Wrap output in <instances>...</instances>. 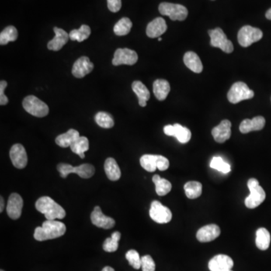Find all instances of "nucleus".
I'll list each match as a JSON object with an SVG mask.
<instances>
[{"instance_id": "nucleus-47", "label": "nucleus", "mask_w": 271, "mask_h": 271, "mask_svg": "<svg viewBox=\"0 0 271 271\" xmlns=\"http://www.w3.org/2000/svg\"><path fill=\"white\" fill-rule=\"evenodd\" d=\"M102 271H115V270H114L113 268H111V267L106 266L102 270Z\"/></svg>"}, {"instance_id": "nucleus-8", "label": "nucleus", "mask_w": 271, "mask_h": 271, "mask_svg": "<svg viewBox=\"0 0 271 271\" xmlns=\"http://www.w3.org/2000/svg\"><path fill=\"white\" fill-rule=\"evenodd\" d=\"M158 9L161 15L169 17L172 21H185L189 14L188 9L184 5L170 2L160 4Z\"/></svg>"}, {"instance_id": "nucleus-1", "label": "nucleus", "mask_w": 271, "mask_h": 271, "mask_svg": "<svg viewBox=\"0 0 271 271\" xmlns=\"http://www.w3.org/2000/svg\"><path fill=\"white\" fill-rule=\"evenodd\" d=\"M65 224L55 220H46L42 227L35 229L34 238L37 241H49L62 237L66 233Z\"/></svg>"}, {"instance_id": "nucleus-32", "label": "nucleus", "mask_w": 271, "mask_h": 271, "mask_svg": "<svg viewBox=\"0 0 271 271\" xmlns=\"http://www.w3.org/2000/svg\"><path fill=\"white\" fill-rule=\"evenodd\" d=\"M174 126V135L179 143H189L192 138V132L187 127H183L179 123H175Z\"/></svg>"}, {"instance_id": "nucleus-12", "label": "nucleus", "mask_w": 271, "mask_h": 271, "mask_svg": "<svg viewBox=\"0 0 271 271\" xmlns=\"http://www.w3.org/2000/svg\"><path fill=\"white\" fill-rule=\"evenodd\" d=\"M10 158L14 167L18 169H24L27 165V154L22 144L14 145L10 150Z\"/></svg>"}, {"instance_id": "nucleus-14", "label": "nucleus", "mask_w": 271, "mask_h": 271, "mask_svg": "<svg viewBox=\"0 0 271 271\" xmlns=\"http://www.w3.org/2000/svg\"><path fill=\"white\" fill-rule=\"evenodd\" d=\"M208 267L210 271H231L234 267V261L228 255H217L210 260Z\"/></svg>"}, {"instance_id": "nucleus-29", "label": "nucleus", "mask_w": 271, "mask_h": 271, "mask_svg": "<svg viewBox=\"0 0 271 271\" xmlns=\"http://www.w3.org/2000/svg\"><path fill=\"white\" fill-rule=\"evenodd\" d=\"M255 244L261 250H267L271 244V234L265 227H261L256 231Z\"/></svg>"}, {"instance_id": "nucleus-37", "label": "nucleus", "mask_w": 271, "mask_h": 271, "mask_svg": "<svg viewBox=\"0 0 271 271\" xmlns=\"http://www.w3.org/2000/svg\"><path fill=\"white\" fill-rule=\"evenodd\" d=\"M95 122L102 128H112L113 127L114 120L109 114L105 112H99L95 116Z\"/></svg>"}, {"instance_id": "nucleus-48", "label": "nucleus", "mask_w": 271, "mask_h": 271, "mask_svg": "<svg viewBox=\"0 0 271 271\" xmlns=\"http://www.w3.org/2000/svg\"><path fill=\"white\" fill-rule=\"evenodd\" d=\"M158 41H159V42H161V41H162V38H161V37L158 38Z\"/></svg>"}, {"instance_id": "nucleus-39", "label": "nucleus", "mask_w": 271, "mask_h": 271, "mask_svg": "<svg viewBox=\"0 0 271 271\" xmlns=\"http://www.w3.org/2000/svg\"><path fill=\"white\" fill-rule=\"evenodd\" d=\"M125 257L128 261L129 264L134 269L139 270L141 268V258H140V255L136 250H129L128 252L126 253Z\"/></svg>"}, {"instance_id": "nucleus-44", "label": "nucleus", "mask_w": 271, "mask_h": 271, "mask_svg": "<svg viewBox=\"0 0 271 271\" xmlns=\"http://www.w3.org/2000/svg\"><path fill=\"white\" fill-rule=\"evenodd\" d=\"M164 132L166 135L170 137H173L174 135V126L173 125H167L164 127Z\"/></svg>"}, {"instance_id": "nucleus-21", "label": "nucleus", "mask_w": 271, "mask_h": 271, "mask_svg": "<svg viewBox=\"0 0 271 271\" xmlns=\"http://www.w3.org/2000/svg\"><path fill=\"white\" fill-rule=\"evenodd\" d=\"M265 119L262 116H257L253 118L252 120L245 119L241 122L240 125V130L241 133H248L251 131L261 130L265 127Z\"/></svg>"}, {"instance_id": "nucleus-23", "label": "nucleus", "mask_w": 271, "mask_h": 271, "mask_svg": "<svg viewBox=\"0 0 271 271\" xmlns=\"http://www.w3.org/2000/svg\"><path fill=\"white\" fill-rule=\"evenodd\" d=\"M132 90L138 98L140 106H147V102L150 99V92L147 86L142 81H135L132 84Z\"/></svg>"}, {"instance_id": "nucleus-50", "label": "nucleus", "mask_w": 271, "mask_h": 271, "mask_svg": "<svg viewBox=\"0 0 271 271\" xmlns=\"http://www.w3.org/2000/svg\"></svg>"}, {"instance_id": "nucleus-9", "label": "nucleus", "mask_w": 271, "mask_h": 271, "mask_svg": "<svg viewBox=\"0 0 271 271\" xmlns=\"http://www.w3.org/2000/svg\"><path fill=\"white\" fill-rule=\"evenodd\" d=\"M209 35L210 36L211 46L219 48L227 54H231V52H233L234 46L231 41L227 39V36L221 28H216L209 30Z\"/></svg>"}, {"instance_id": "nucleus-41", "label": "nucleus", "mask_w": 271, "mask_h": 271, "mask_svg": "<svg viewBox=\"0 0 271 271\" xmlns=\"http://www.w3.org/2000/svg\"><path fill=\"white\" fill-rule=\"evenodd\" d=\"M169 167V160L164 156L158 155V157H157V168H158V169L161 171H167Z\"/></svg>"}, {"instance_id": "nucleus-26", "label": "nucleus", "mask_w": 271, "mask_h": 271, "mask_svg": "<svg viewBox=\"0 0 271 271\" xmlns=\"http://www.w3.org/2000/svg\"><path fill=\"white\" fill-rule=\"evenodd\" d=\"M80 137L79 133L75 129H70L67 133L59 135L56 138V143L57 146L62 148L70 147L73 143Z\"/></svg>"}, {"instance_id": "nucleus-7", "label": "nucleus", "mask_w": 271, "mask_h": 271, "mask_svg": "<svg viewBox=\"0 0 271 271\" xmlns=\"http://www.w3.org/2000/svg\"><path fill=\"white\" fill-rule=\"evenodd\" d=\"M263 37V33L258 28L253 26H244L240 29L237 36L239 44L242 47L247 48L253 43H257Z\"/></svg>"}, {"instance_id": "nucleus-25", "label": "nucleus", "mask_w": 271, "mask_h": 271, "mask_svg": "<svg viewBox=\"0 0 271 271\" xmlns=\"http://www.w3.org/2000/svg\"><path fill=\"white\" fill-rule=\"evenodd\" d=\"M104 170L107 175L108 179L111 181H118L121 178L122 172L116 160L109 158L105 161Z\"/></svg>"}, {"instance_id": "nucleus-42", "label": "nucleus", "mask_w": 271, "mask_h": 271, "mask_svg": "<svg viewBox=\"0 0 271 271\" xmlns=\"http://www.w3.org/2000/svg\"><path fill=\"white\" fill-rule=\"evenodd\" d=\"M7 85H8V83L6 81L2 80L0 82V105L1 106H5L8 102V98L4 94Z\"/></svg>"}, {"instance_id": "nucleus-3", "label": "nucleus", "mask_w": 271, "mask_h": 271, "mask_svg": "<svg viewBox=\"0 0 271 271\" xmlns=\"http://www.w3.org/2000/svg\"><path fill=\"white\" fill-rule=\"evenodd\" d=\"M247 185L250 195L246 198L245 205L248 209H255L265 201L266 194L256 179H250Z\"/></svg>"}, {"instance_id": "nucleus-46", "label": "nucleus", "mask_w": 271, "mask_h": 271, "mask_svg": "<svg viewBox=\"0 0 271 271\" xmlns=\"http://www.w3.org/2000/svg\"><path fill=\"white\" fill-rule=\"evenodd\" d=\"M265 16H266V18H268V20H271V8H270L268 12H266Z\"/></svg>"}, {"instance_id": "nucleus-45", "label": "nucleus", "mask_w": 271, "mask_h": 271, "mask_svg": "<svg viewBox=\"0 0 271 271\" xmlns=\"http://www.w3.org/2000/svg\"><path fill=\"white\" fill-rule=\"evenodd\" d=\"M0 202H1V203H0V213H2V211H3L4 206H5V203H4V199L2 197H0Z\"/></svg>"}, {"instance_id": "nucleus-28", "label": "nucleus", "mask_w": 271, "mask_h": 271, "mask_svg": "<svg viewBox=\"0 0 271 271\" xmlns=\"http://www.w3.org/2000/svg\"><path fill=\"white\" fill-rule=\"evenodd\" d=\"M152 181L155 185L156 193L159 196L168 195L172 189L171 182L167 179H163L159 175H154L153 176Z\"/></svg>"}, {"instance_id": "nucleus-10", "label": "nucleus", "mask_w": 271, "mask_h": 271, "mask_svg": "<svg viewBox=\"0 0 271 271\" xmlns=\"http://www.w3.org/2000/svg\"><path fill=\"white\" fill-rule=\"evenodd\" d=\"M149 215L153 221L159 224L170 222L172 216L169 208L163 206L162 203L158 200H154L151 203Z\"/></svg>"}, {"instance_id": "nucleus-33", "label": "nucleus", "mask_w": 271, "mask_h": 271, "mask_svg": "<svg viewBox=\"0 0 271 271\" xmlns=\"http://www.w3.org/2000/svg\"><path fill=\"white\" fill-rule=\"evenodd\" d=\"M91 28L88 25H81L78 29H73L70 33V39L72 41H77L78 43H81L83 41L86 40L91 35Z\"/></svg>"}, {"instance_id": "nucleus-30", "label": "nucleus", "mask_w": 271, "mask_h": 271, "mask_svg": "<svg viewBox=\"0 0 271 271\" xmlns=\"http://www.w3.org/2000/svg\"><path fill=\"white\" fill-rule=\"evenodd\" d=\"M202 184L197 181H190L184 185L185 195L189 199H196L202 194Z\"/></svg>"}, {"instance_id": "nucleus-27", "label": "nucleus", "mask_w": 271, "mask_h": 271, "mask_svg": "<svg viewBox=\"0 0 271 271\" xmlns=\"http://www.w3.org/2000/svg\"><path fill=\"white\" fill-rule=\"evenodd\" d=\"M72 151L78 154L81 159L85 158V152L89 149V141L85 137H79L70 146Z\"/></svg>"}, {"instance_id": "nucleus-2", "label": "nucleus", "mask_w": 271, "mask_h": 271, "mask_svg": "<svg viewBox=\"0 0 271 271\" xmlns=\"http://www.w3.org/2000/svg\"><path fill=\"white\" fill-rule=\"evenodd\" d=\"M36 208L38 211L45 215L47 220H63L66 216L64 208L49 197L39 198L36 201Z\"/></svg>"}, {"instance_id": "nucleus-4", "label": "nucleus", "mask_w": 271, "mask_h": 271, "mask_svg": "<svg viewBox=\"0 0 271 271\" xmlns=\"http://www.w3.org/2000/svg\"><path fill=\"white\" fill-rule=\"evenodd\" d=\"M57 171L60 173V176L66 179L70 173H77L83 179H89L95 172L94 166L90 164H84L78 167H74L67 164H60L57 165Z\"/></svg>"}, {"instance_id": "nucleus-13", "label": "nucleus", "mask_w": 271, "mask_h": 271, "mask_svg": "<svg viewBox=\"0 0 271 271\" xmlns=\"http://www.w3.org/2000/svg\"><path fill=\"white\" fill-rule=\"evenodd\" d=\"M24 201L22 196L17 193L10 195L7 204V214L12 220H18L22 213Z\"/></svg>"}, {"instance_id": "nucleus-15", "label": "nucleus", "mask_w": 271, "mask_h": 271, "mask_svg": "<svg viewBox=\"0 0 271 271\" xmlns=\"http://www.w3.org/2000/svg\"><path fill=\"white\" fill-rule=\"evenodd\" d=\"M95 65L91 63L90 59L88 57H81L78 58L76 61L74 63L72 74L75 78H84L85 75L91 74L92 70H94Z\"/></svg>"}, {"instance_id": "nucleus-5", "label": "nucleus", "mask_w": 271, "mask_h": 271, "mask_svg": "<svg viewBox=\"0 0 271 271\" xmlns=\"http://www.w3.org/2000/svg\"><path fill=\"white\" fill-rule=\"evenodd\" d=\"M22 104L24 109L28 113L36 117H46L49 114V108L47 104L33 95L25 98Z\"/></svg>"}, {"instance_id": "nucleus-6", "label": "nucleus", "mask_w": 271, "mask_h": 271, "mask_svg": "<svg viewBox=\"0 0 271 271\" xmlns=\"http://www.w3.org/2000/svg\"><path fill=\"white\" fill-rule=\"evenodd\" d=\"M254 92L242 81L234 83L227 93V99L233 104L253 98Z\"/></svg>"}, {"instance_id": "nucleus-16", "label": "nucleus", "mask_w": 271, "mask_h": 271, "mask_svg": "<svg viewBox=\"0 0 271 271\" xmlns=\"http://www.w3.org/2000/svg\"><path fill=\"white\" fill-rule=\"evenodd\" d=\"M91 222L98 227L103 229H110L116 224V222L112 218L105 216L102 213L101 208L96 206L91 215Z\"/></svg>"}, {"instance_id": "nucleus-18", "label": "nucleus", "mask_w": 271, "mask_h": 271, "mask_svg": "<svg viewBox=\"0 0 271 271\" xmlns=\"http://www.w3.org/2000/svg\"><path fill=\"white\" fill-rule=\"evenodd\" d=\"M212 135L214 140L219 143H223L228 140L231 136V122L223 120L212 130Z\"/></svg>"}, {"instance_id": "nucleus-38", "label": "nucleus", "mask_w": 271, "mask_h": 271, "mask_svg": "<svg viewBox=\"0 0 271 271\" xmlns=\"http://www.w3.org/2000/svg\"><path fill=\"white\" fill-rule=\"evenodd\" d=\"M210 167L213 169L217 170L223 173H228L231 171L230 164L224 162L221 157H214L210 163Z\"/></svg>"}, {"instance_id": "nucleus-11", "label": "nucleus", "mask_w": 271, "mask_h": 271, "mask_svg": "<svg viewBox=\"0 0 271 271\" xmlns=\"http://www.w3.org/2000/svg\"><path fill=\"white\" fill-rule=\"evenodd\" d=\"M138 60V55L135 50L129 49H119L114 54L112 64L114 66H133Z\"/></svg>"}, {"instance_id": "nucleus-43", "label": "nucleus", "mask_w": 271, "mask_h": 271, "mask_svg": "<svg viewBox=\"0 0 271 271\" xmlns=\"http://www.w3.org/2000/svg\"><path fill=\"white\" fill-rule=\"evenodd\" d=\"M122 0H107L108 8L114 13L119 12L122 8Z\"/></svg>"}, {"instance_id": "nucleus-36", "label": "nucleus", "mask_w": 271, "mask_h": 271, "mask_svg": "<svg viewBox=\"0 0 271 271\" xmlns=\"http://www.w3.org/2000/svg\"><path fill=\"white\" fill-rule=\"evenodd\" d=\"M121 233L119 231H115L112 234L111 237L106 239L103 244L104 251L107 252H114L117 251L119 248V242L121 239Z\"/></svg>"}, {"instance_id": "nucleus-24", "label": "nucleus", "mask_w": 271, "mask_h": 271, "mask_svg": "<svg viewBox=\"0 0 271 271\" xmlns=\"http://www.w3.org/2000/svg\"><path fill=\"white\" fill-rule=\"evenodd\" d=\"M171 91V85L167 80L157 79L153 84V92L158 100L163 101L168 98Z\"/></svg>"}, {"instance_id": "nucleus-49", "label": "nucleus", "mask_w": 271, "mask_h": 271, "mask_svg": "<svg viewBox=\"0 0 271 271\" xmlns=\"http://www.w3.org/2000/svg\"><path fill=\"white\" fill-rule=\"evenodd\" d=\"M3 271V270H1V271Z\"/></svg>"}, {"instance_id": "nucleus-19", "label": "nucleus", "mask_w": 271, "mask_h": 271, "mask_svg": "<svg viewBox=\"0 0 271 271\" xmlns=\"http://www.w3.org/2000/svg\"><path fill=\"white\" fill-rule=\"evenodd\" d=\"M54 31L55 36L48 43L47 46L49 50L57 51L68 43L70 34H68L64 29L58 27H54Z\"/></svg>"}, {"instance_id": "nucleus-31", "label": "nucleus", "mask_w": 271, "mask_h": 271, "mask_svg": "<svg viewBox=\"0 0 271 271\" xmlns=\"http://www.w3.org/2000/svg\"><path fill=\"white\" fill-rule=\"evenodd\" d=\"M132 26L133 24L128 18H122L114 26V33L116 36H126L130 33Z\"/></svg>"}, {"instance_id": "nucleus-22", "label": "nucleus", "mask_w": 271, "mask_h": 271, "mask_svg": "<svg viewBox=\"0 0 271 271\" xmlns=\"http://www.w3.org/2000/svg\"><path fill=\"white\" fill-rule=\"evenodd\" d=\"M184 63L189 70L195 74H200L203 71V64L200 57L193 51H188L184 55Z\"/></svg>"}, {"instance_id": "nucleus-17", "label": "nucleus", "mask_w": 271, "mask_h": 271, "mask_svg": "<svg viewBox=\"0 0 271 271\" xmlns=\"http://www.w3.org/2000/svg\"><path fill=\"white\" fill-rule=\"evenodd\" d=\"M221 234V229L216 224H208L198 230L197 239L200 243L211 242Z\"/></svg>"}, {"instance_id": "nucleus-20", "label": "nucleus", "mask_w": 271, "mask_h": 271, "mask_svg": "<svg viewBox=\"0 0 271 271\" xmlns=\"http://www.w3.org/2000/svg\"><path fill=\"white\" fill-rule=\"evenodd\" d=\"M168 29V25L165 20L157 18L148 24L147 28V34L149 38H159Z\"/></svg>"}, {"instance_id": "nucleus-40", "label": "nucleus", "mask_w": 271, "mask_h": 271, "mask_svg": "<svg viewBox=\"0 0 271 271\" xmlns=\"http://www.w3.org/2000/svg\"><path fill=\"white\" fill-rule=\"evenodd\" d=\"M141 268L143 271H155V263L150 255L142 257Z\"/></svg>"}, {"instance_id": "nucleus-35", "label": "nucleus", "mask_w": 271, "mask_h": 271, "mask_svg": "<svg viewBox=\"0 0 271 271\" xmlns=\"http://www.w3.org/2000/svg\"><path fill=\"white\" fill-rule=\"evenodd\" d=\"M157 157L155 154H144L140 158V165L148 172H153L157 168Z\"/></svg>"}, {"instance_id": "nucleus-34", "label": "nucleus", "mask_w": 271, "mask_h": 271, "mask_svg": "<svg viewBox=\"0 0 271 271\" xmlns=\"http://www.w3.org/2000/svg\"><path fill=\"white\" fill-rule=\"evenodd\" d=\"M18 33L14 26H8L0 33V45L5 46L10 42H15L18 39Z\"/></svg>"}]
</instances>
